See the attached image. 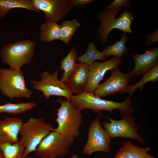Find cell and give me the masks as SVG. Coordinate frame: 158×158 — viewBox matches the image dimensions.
I'll list each match as a JSON object with an SVG mask.
<instances>
[{"label":"cell","instance_id":"ac0fdd59","mask_svg":"<svg viewBox=\"0 0 158 158\" xmlns=\"http://www.w3.org/2000/svg\"><path fill=\"white\" fill-rule=\"evenodd\" d=\"M78 54L76 47L74 46L70 50L67 56L61 60L59 68L63 71L60 81L66 83L68 78L76 68V60Z\"/></svg>","mask_w":158,"mask_h":158},{"label":"cell","instance_id":"8992f818","mask_svg":"<svg viewBox=\"0 0 158 158\" xmlns=\"http://www.w3.org/2000/svg\"><path fill=\"white\" fill-rule=\"evenodd\" d=\"M0 90L11 99L29 98L32 94L31 90L26 87L23 73L20 70L0 68Z\"/></svg>","mask_w":158,"mask_h":158},{"label":"cell","instance_id":"cb8c5ba5","mask_svg":"<svg viewBox=\"0 0 158 158\" xmlns=\"http://www.w3.org/2000/svg\"><path fill=\"white\" fill-rule=\"evenodd\" d=\"M98 60L107 61V58L103 54L97 49L94 42L90 41L88 43L86 52L83 55L77 57L76 61L89 66L95 61Z\"/></svg>","mask_w":158,"mask_h":158},{"label":"cell","instance_id":"8fae6325","mask_svg":"<svg viewBox=\"0 0 158 158\" xmlns=\"http://www.w3.org/2000/svg\"><path fill=\"white\" fill-rule=\"evenodd\" d=\"M35 7L42 11L45 22H56L64 18L73 7L71 0H32Z\"/></svg>","mask_w":158,"mask_h":158},{"label":"cell","instance_id":"9c48e42d","mask_svg":"<svg viewBox=\"0 0 158 158\" xmlns=\"http://www.w3.org/2000/svg\"><path fill=\"white\" fill-rule=\"evenodd\" d=\"M58 69L54 71L52 74L47 71L42 72L40 81L31 80V82L33 88L42 92L43 95L47 99L50 96L54 95L64 97L70 101L72 93L66 83L58 79Z\"/></svg>","mask_w":158,"mask_h":158},{"label":"cell","instance_id":"ffe728a7","mask_svg":"<svg viewBox=\"0 0 158 158\" xmlns=\"http://www.w3.org/2000/svg\"><path fill=\"white\" fill-rule=\"evenodd\" d=\"M39 38L43 42H49L59 40L60 35V26L57 22H44L41 25Z\"/></svg>","mask_w":158,"mask_h":158},{"label":"cell","instance_id":"52a82bcc","mask_svg":"<svg viewBox=\"0 0 158 158\" xmlns=\"http://www.w3.org/2000/svg\"><path fill=\"white\" fill-rule=\"evenodd\" d=\"M74 138L63 135L53 130L40 142L35 155L40 158H56L68 153Z\"/></svg>","mask_w":158,"mask_h":158},{"label":"cell","instance_id":"4316f807","mask_svg":"<svg viewBox=\"0 0 158 158\" xmlns=\"http://www.w3.org/2000/svg\"><path fill=\"white\" fill-rule=\"evenodd\" d=\"M131 5L129 0H114L108 6L106 9H108L113 7L123 6L125 9L129 8Z\"/></svg>","mask_w":158,"mask_h":158},{"label":"cell","instance_id":"3957f363","mask_svg":"<svg viewBox=\"0 0 158 158\" xmlns=\"http://www.w3.org/2000/svg\"><path fill=\"white\" fill-rule=\"evenodd\" d=\"M35 44L30 40L16 41L4 45L0 54L3 63L10 68L20 70L24 65L31 61L34 54Z\"/></svg>","mask_w":158,"mask_h":158},{"label":"cell","instance_id":"4fadbf2b","mask_svg":"<svg viewBox=\"0 0 158 158\" xmlns=\"http://www.w3.org/2000/svg\"><path fill=\"white\" fill-rule=\"evenodd\" d=\"M122 62L121 58L114 56L104 62H94L90 65L89 76L84 92L94 93L99 87L106 72L118 67Z\"/></svg>","mask_w":158,"mask_h":158},{"label":"cell","instance_id":"83f0119b","mask_svg":"<svg viewBox=\"0 0 158 158\" xmlns=\"http://www.w3.org/2000/svg\"><path fill=\"white\" fill-rule=\"evenodd\" d=\"M146 37V40L144 42L145 46L151 47L154 42H158V29H157L150 34Z\"/></svg>","mask_w":158,"mask_h":158},{"label":"cell","instance_id":"7402d4cb","mask_svg":"<svg viewBox=\"0 0 158 158\" xmlns=\"http://www.w3.org/2000/svg\"><path fill=\"white\" fill-rule=\"evenodd\" d=\"M0 147L4 158H25V147L21 140L13 144L4 143L0 145Z\"/></svg>","mask_w":158,"mask_h":158},{"label":"cell","instance_id":"e0dca14e","mask_svg":"<svg viewBox=\"0 0 158 158\" xmlns=\"http://www.w3.org/2000/svg\"><path fill=\"white\" fill-rule=\"evenodd\" d=\"M151 149L149 147L141 148L128 141L123 143L114 155V158H155L148 153Z\"/></svg>","mask_w":158,"mask_h":158},{"label":"cell","instance_id":"f1b7e54d","mask_svg":"<svg viewBox=\"0 0 158 158\" xmlns=\"http://www.w3.org/2000/svg\"><path fill=\"white\" fill-rule=\"evenodd\" d=\"M73 7L76 6L82 8L92 2L95 1L94 0H71Z\"/></svg>","mask_w":158,"mask_h":158},{"label":"cell","instance_id":"4dcf8cb0","mask_svg":"<svg viewBox=\"0 0 158 158\" xmlns=\"http://www.w3.org/2000/svg\"><path fill=\"white\" fill-rule=\"evenodd\" d=\"M28 158H35L34 157L31 156H30L28 157Z\"/></svg>","mask_w":158,"mask_h":158},{"label":"cell","instance_id":"7a4b0ae2","mask_svg":"<svg viewBox=\"0 0 158 158\" xmlns=\"http://www.w3.org/2000/svg\"><path fill=\"white\" fill-rule=\"evenodd\" d=\"M121 10V7H113L102 10L97 13L96 18L100 23L97 34L102 44H106L109 33L114 29L125 33L132 34L133 32L130 28L131 23L134 19L131 12L126 9L119 17L116 18V14Z\"/></svg>","mask_w":158,"mask_h":158},{"label":"cell","instance_id":"5bb4252c","mask_svg":"<svg viewBox=\"0 0 158 158\" xmlns=\"http://www.w3.org/2000/svg\"><path fill=\"white\" fill-rule=\"evenodd\" d=\"M132 57L135 66L131 71L127 73L130 79L144 75L158 63V48L150 49L142 54L134 53Z\"/></svg>","mask_w":158,"mask_h":158},{"label":"cell","instance_id":"30bf717a","mask_svg":"<svg viewBox=\"0 0 158 158\" xmlns=\"http://www.w3.org/2000/svg\"><path fill=\"white\" fill-rule=\"evenodd\" d=\"M88 139L82 152L90 155L98 151L108 153L110 150L111 138L106 130L101 126L99 116L94 119L88 131Z\"/></svg>","mask_w":158,"mask_h":158},{"label":"cell","instance_id":"2e32d148","mask_svg":"<svg viewBox=\"0 0 158 158\" xmlns=\"http://www.w3.org/2000/svg\"><path fill=\"white\" fill-rule=\"evenodd\" d=\"M89 73L88 65L79 62L69 76L66 83L72 93L78 94L84 92Z\"/></svg>","mask_w":158,"mask_h":158},{"label":"cell","instance_id":"484cf974","mask_svg":"<svg viewBox=\"0 0 158 158\" xmlns=\"http://www.w3.org/2000/svg\"><path fill=\"white\" fill-rule=\"evenodd\" d=\"M80 24L77 20L73 18L71 20H66L63 21L60 26L59 40L65 44H68L73 35L80 26Z\"/></svg>","mask_w":158,"mask_h":158},{"label":"cell","instance_id":"ba28073f","mask_svg":"<svg viewBox=\"0 0 158 158\" xmlns=\"http://www.w3.org/2000/svg\"><path fill=\"white\" fill-rule=\"evenodd\" d=\"M110 123L103 121L102 125L111 139L117 137L129 138L136 140L142 144L145 143L144 138L138 133L140 126L136 123L134 118L131 114L123 116L119 120L112 119L106 116Z\"/></svg>","mask_w":158,"mask_h":158},{"label":"cell","instance_id":"277c9868","mask_svg":"<svg viewBox=\"0 0 158 158\" xmlns=\"http://www.w3.org/2000/svg\"><path fill=\"white\" fill-rule=\"evenodd\" d=\"M56 101L61 106L56 109L57 117L55 121L58 127L54 130L65 135L78 138L80 134V127L83 122L81 111L69 101H63L60 98Z\"/></svg>","mask_w":158,"mask_h":158},{"label":"cell","instance_id":"603a6c76","mask_svg":"<svg viewBox=\"0 0 158 158\" xmlns=\"http://www.w3.org/2000/svg\"><path fill=\"white\" fill-rule=\"evenodd\" d=\"M158 80V63L145 73L143 75L141 79L137 83L128 85L126 92L132 96L135 91L139 88L140 91L143 90L144 85L147 83L151 81L154 82Z\"/></svg>","mask_w":158,"mask_h":158},{"label":"cell","instance_id":"5b68a950","mask_svg":"<svg viewBox=\"0 0 158 158\" xmlns=\"http://www.w3.org/2000/svg\"><path fill=\"white\" fill-rule=\"evenodd\" d=\"M54 129L51 124L42 118L31 117L23 123L19 133L25 147V157L36 151L41 141Z\"/></svg>","mask_w":158,"mask_h":158},{"label":"cell","instance_id":"9a60e30c","mask_svg":"<svg viewBox=\"0 0 158 158\" xmlns=\"http://www.w3.org/2000/svg\"><path fill=\"white\" fill-rule=\"evenodd\" d=\"M23 123L17 117H6L0 120V145L5 142H18V134Z\"/></svg>","mask_w":158,"mask_h":158},{"label":"cell","instance_id":"7c38bea8","mask_svg":"<svg viewBox=\"0 0 158 158\" xmlns=\"http://www.w3.org/2000/svg\"><path fill=\"white\" fill-rule=\"evenodd\" d=\"M111 75L94 93L97 96L103 97L109 95L126 92L130 79L127 73H122L118 67L114 69Z\"/></svg>","mask_w":158,"mask_h":158},{"label":"cell","instance_id":"44dd1931","mask_svg":"<svg viewBox=\"0 0 158 158\" xmlns=\"http://www.w3.org/2000/svg\"><path fill=\"white\" fill-rule=\"evenodd\" d=\"M128 38L127 35L124 32L120 40L116 41L112 45L107 46L101 52L106 58L111 55L121 59L123 58V54L128 50V48L125 45Z\"/></svg>","mask_w":158,"mask_h":158},{"label":"cell","instance_id":"6da1fadb","mask_svg":"<svg viewBox=\"0 0 158 158\" xmlns=\"http://www.w3.org/2000/svg\"><path fill=\"white\" fill-rule=\"evenodd\" d=\"M131 96H128L121 103L102 99L96 96L94 93L85 92L72 95L70 102L78 109L81 111L85 109H90L97 113L100 116L102 115L101 111H108L113 114L115 109L120 110V115L122 117L128 114L134 113L135 109L132 106Z\"/></svg>","mask_w":158,"mask_h":158},{"label":"cell","instance_id":"d6986e66","mask_svg":"<svg viewBox=\"0 0 158 158\" xmlns=\"http://www.w3.org/2000/svg\"><path fill=\"white\" fill-rule=\"evenodd\" d=\"M16 8H22L39 12L40 11L34 6L32 0H0V17H4L11 9Z\"/></svg>","mask_w":158,"mask_h":158},{"label":"cell","instance_id":"f546056e","mask_svg":"<svg viewBox=\"0 0 158 158\" xmlns=\"http://www.w3.org/2000/svg\"><path fill=\"white\" fill-rule=\"evenodd\" d=\"M0 158H4L0 147Z\"/></svg>","mask_w":158,"mask_h":158},{"label":"cell","instance_id":"d4e9b609","mask_svg":"<svg viewBox=\"0 0 158 158\" xmlns=\"http://www.w3.org/2000/svg\"><path fill=\"white\" fill-rule=\"evenodd\" d=\"M37 106L33 102H20L12 104L8 102L0 105V114L3 113L16 115L20 114L33 109Z\"/></svg>","mask_w":158,"mask_h":158}]
</instances>
